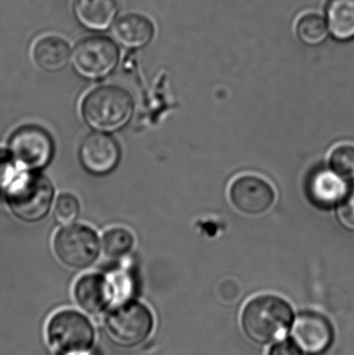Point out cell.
<instances>
[{
	"mask_svg": "<svg viewBox=\"0 0 354 355\" xmlns=\"http://www.w3.org/2000/svg\"><path fill=\"white\" fill-rule=\"evenodd\" d=\"M295 314L292 306L280 296H256L240 315V325L247 339L258 345H267L285 339L292 329Z\"/></svg>",
	"mask_w": 354,
	"mask_h": 355,
	"instance_id": "obj_1",
	"label": "cell"
},
{
	"mask_svg": "<svg viewBox=\"0 0 354 355\" xmlns=\"http://www.w3.org/2000/svg\"><path fill=\"white\" fill-rule=\"evenodd\" d=\"M132 97L122 87L105 85L85 96L81 106L85 122L99 131L118 130L130 121L133 114Z\"/></svg>",
	"mask_w": 354,
	"mask_h": 355,
	"instance_id": "obj_2",
	"label": "cell"
},
{
	"mask_svg": "<svg viewBox=\"0 0 354 355\" xmlns=\"http://www.w3.org/2000/svg\"><path fill=\"white\" fill-rule=\"evenodd\" d=\"M6 192L12 212L26 223L43 219L49 212L54 198L50 180L37 172L17 174Z\"/></svg>",
	"mask_w": 354,
	"mask_h": 355,
	"instance_id": "obj_3",
	"label": "cell"
},
{
	"mask_svg": "<svg viewBox=\"0 0 354 355\" xmlns=\"http://www.w3.org/2000/svg\"><path fill=\"white\" fill-rule=\"evenodd\" d=\"M155 327L149 306L129 300L114 304L105 318V329L114 344L126 349L136 348L148 341Z\"/></svg>",
	"mask_w": 354,
	"mask_h": 355,
	"instance_id": "obj_4",
	"label": "cell"
},
{
	"mask_svg": "<svg viewBox=\"0 0 354 355\" xmlns=\"http://www.w3.org/2000/svg\"><path fill=\"white\" fill-rule=\"evenodd\" d=\"M46 337L58 354L89 352L95 346L96 329L83 313L67 309L58 311L49 319Z\"/></svg>",
	"mask_w": 354,
	"mask_h": 355,
	"instance_id": "obj_5",
	"label": "cell"
},
{
	"mask_svg": "<svg viewBox=\"0 0 354 355\" xmlns=\"http://www.w3.org/2000/svg\"><path fill=\"white\" fill-rule=\"evenodd\" d=\"M56 258L64 266L82 270L97 260L100 242L97 234L85 225H70L60 230L53 240Z\"/></svg>",
	"mask_w": 354,
	"mask_h": 355,
	"instance_id": "obj_6",
	"label": "cell"
},
{
	"mask_svg": "<svg viewBox=\"0 0 354 355\" xmlns=\"http://www.w3.org/2000/svg\"><path fill=\"white\" fill-rule=\"evenodd\" d=\"M118 58L120 51L112 40L105 37H91L77 44L71 60L80 76L100 79L116 69Z\"/></svg>",
	"mask_w": 354,
	"mask_h": 355,
	"instance_id": "obj_7",
	"label": "cell"
},
{
	"mask_svg": "<svg viewBox=\"0 0 354 355\" xmlns=\"http://www.w3.org/2000/svg\"><path fill=\"white\" fill-rule=\"evenodd\" d=\"M8 145L15 160L30 170L44 168L53 157V141L41 127L29 125L17 129Z\"/></svg>",
	"mask_w": 354,
	"mask_h": 355,
	"instance_id": "obj_8",
	"label": "cell"
},
{
	"mask_svg": "<svg viewBox=\"0 0 354 355\" xmlns=\"http://www.w3.org/2000/svg\"><path fill=\"white\" fill-rule=\"evenodd\" d=\"M291 339L303 354L322 355L328 352L334 343V327L320 313L305 311L295 316Z\"/></svg>",
	"mask_w": 354,
	"mask_h": 355,
	"instance_id": "obj_9",
	"label": "cell"
},
{
	"mask_svg": "<svg viewBox=\"0 0 354 355\" xmlns=\"http://www.w3.org/2000/svg\"><path fill=\"white\" fill-rule=\"evenodd\" d=\"M233 206L247 215L267 212L276 200L272 186L262 178L245 175L235 179L229 190Z\"/></svg>",
	"mask_w": 354,
	"mask_h": 355,
	"instance_id": "obj_10",
	"label": "cell"
},
{
	"mask_svg": "<svg viewBox=\"0 0 354 355\" xmlns=\"http://www.w3.org/2000/svg\"><path fill=\"white\" fill-rule=\"evenodd\" d=\"M73 297L79 309L91 316L104 314L116 304L110 277L100 273H89L77 279Z\"/></svg>",
	"mask_w": 354,
	"mask_h": 355,
	"instance_id": "obj_11",
	"label": "cell"
},
{
	"mask_svg": "<svg viewBox=\"0 0 354 355\" xmlns=\"http://www.w3.org/2000/svg\"><path fill=\"white\" fill-rule=\"evenodd\" d=\"M79 156L85 170L91 174L106 175L120 162V146L110 135L91 133L81 143Z\"/></svg>",
	"mask_w": 354,
	"mask_h": 355,
	"instance_id": "obj_12",
	"label": "cell"
},
{
	"mask_svg": "<svg viewBox=\"0 0 354 355\" xmlns=\"http://www.w3.org/2000/svg\"><path fill=\"white\" fill-rule=\"evenodd\" d=\"M31 58L37 68L48 73L64 70L71 58L69 44L56 35H44L33 43Z\"/></svg>",
	"mask_w": 354,
	"mask_h": 355,
	"instance_id": "obj_13",
	"label": "cell"
},
{
	"mask_svg": "<svg viewBox=\"0 0 354 355\" xmlns=\"http://www.w3.org/2000/svg\"><path fill=\"white\" fill-rule=\"evenodd\" d=\"M116 0H74L75 18L89 31H104L112 26L118 15Z\"/></svg>",
	"mask_w": 354,
	"mask_h": 355,
	"instance_id": "obj_14",
	"label": "cell"
},
{
	"mask_svg": "<svg viewBox=\"0 0 354 355\" xmlns=\"http://www.w3.org/2000/svg\"><path fill=\"white\" fill-rule=\"evenodd\" d=\"M112 33L121 45L129 49H139L152 41L154 26L149 19L141 15H126L114 23Z\"/></svg>",
	"mask_w": 354,
	"mask_h": 355,
	"instance_id": "obj_15",
	"label": "cell"
},
{
	"mask_svg": "<svg viewBox=\"0 0 354 355\" xmlns=\"http://www.w3.org/2000/svg\"><path fill=\"white\" fill-rule=\"evenodd\" d=\"M309 191L316 204L330 207L344 198L347 186L337 173L320 171L310 180Z\"/></svg>",
	"mask_w": 354,
	"mask_h": 355,
	"instance_id": "obj_16",
	"label": "cell"
},
{
	"mask_svg": "<svg viewBox=\"0 0 354 355\" xmlns=\"http://www.w3.org/2000/svg\"><path fill=\"white\" fill-rule=\"evenodd\" d=\"M326 23L335 39H354V0H330L326 8Z\"/></svg>",
	"mask_w": 354,
	"mask_h": 355,
	"instance_id": "obj_17",
	"label": "cell"
},
{
	"mask_svg": "<svg viewBox=\"0 0 354 355\" xmlns=\"http://www.w3.org/2000/svg\"><path fill=\"white\" fill-rule=\"evenodd\" d=\"M297 33L306 45H320L328 37V23L319 15H306L297 23Z\"/></svg>",
	"mask_w": 354,
	"mask_h": 355,
	"instance_id": "obj_18",
	"label": "cell"
},
{
	"mask_svg": "<svg viewBox=\"0 0 354 355\" xmlns=\"http://www.w3.org/2000/svg\"><path fill=\"white\" fill-rule=\"evenodd\" d=\"M134 238L132 234L122 227H114L103 236V252L108 258L118 259L126 256L133 248Z\"/></svg>",
	"mask_w": 354,
	"mask_h": 355,
	"instance_id": "obj_19",
	"label": "cell"
},
{
	"mask_svg": "<svg viewBox=\"0 0 354 355\" xmlns=\"http://www.w3.org/2000/svg\"><path fill=\"white\" fill-rule=\"evenodd\" d=\"M333 171L341 177L354 176V147L341 145L335 148L330 155Z\"/></svg>",
	"mask_w": 354,
	"mask_h": 355,
	"instance_id": "obj_20",
	"label": "cell"
},
{
	"mask_svg": "<svg viewBox=\"0 0 354 355\" xmlns=\"http://www.w3.org/2000/svg\"><path fill=\"white\" fill-rule=\"evenodd\" d=\"M80 210L78 200L72 194L64 193L58 196L54 207V217L57 223L69 225L77 218Z\"/></svg>",
	"mask_w": 354,
	"mask_h": 355,
	"instance_id": "obj_21",
	"label": "cell"
},
{
	"mask_svg": "<svg viewBox=\"0 0 354 355\" xmlns=\"http://www.w3.org/2000/svg\"><path fill=\"white\" fill-rule=\"evenodd\" d=\"M15 162L10 151L0 149V190H6L17 176Z\"/></svg>",
	"mask_w": 354,
	"mask_h": 355,
	"instance_id": "obj_22",
	"label": "cell"
},
{
	"mask_svg": "<svg viewBox=\"0 0 354 355\" xmlns=\"http://www.w3.org/2000/svg\"><path fill=\"white\" fill-rule=\"evenodd\" d=\"M338 218L343 227L354 232V185L340 200Z\"/></svg>",
	"mask_w": 354,
	"mask_h": 355,
	"instance_id": "obj_23",
	"label": "cell"
},
{
	"mask_svg": "<svg viewBox=\"0 0 354 355\" xmlns=\"http://www.w3.org/2000/svg\"><path fill=\"white\" fill-rule=\"evenodd\" d=\"M267 355H303V352L292 339H283L270 347Z\"/></svg>",
	"mask_w": 354,
	"mask_h": 355,
	"instance_id": "obj_24",
	"label": "cell"
},
{
	"mask_svg": "<svg viewBox=\"0 0 354 355\" xmlns=\"http://www.w3.org/2000/svg\"><path fill=\"white\" fill-rule=\"evenodd\" d=\"M58 355H96L94 354L93 350L89 352H72V354H58Z\"/></svg>",
	"mask_w": 354,
	"mask_h": 355,
	"instance_id": "obj_25",
	"label": "cell"
}]
</instances>
